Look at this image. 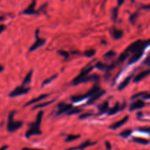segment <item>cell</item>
I'll use <instances>...</instances> for the list:
<instances>
[{"instance_id": "1", "label": "cell", "mask_w": 150, "mask_h": 150, "mask_svg": "<svg viewBox=\"0 0 150 150\" xmlns=\"http://www.w3.org/2000/svg\"><path fill=\"white\" fill-rule=\"evenodd\" d=\"M43 114H44L43 111H39L38 114H37L36 120H35V122L29 125V129L26 132V134H25L27 139L30 138L32 136L41 134V131L40 130V126H41V121H42Z\"/></svg>"}, {"instance_id": "2", "label": "cell", "mask_w": 150, "mask_h": 150, "mask_svg": "<svg viewBox=\"0 0 150 150\" xmlns=\"http://www.w3.org/2000/svg\"><path fill=\"white\" fill-rule=\"evenodd\" d=\"M148 46L146 40H138L135 42H132V44L129 45L125 50V51L127 53H137L138 51H144L146 47Z\"/></svg>"}, {"instance_id": "3", "label": "cell", "mask_w": 150, "mask_h": 150, "mask_svg": "<svg viewBox=\"0 0 150 150\" xmlns=\"http://www.w3.org/2000/svg\"><path fill=\"white\" fill-rule=\"evenodd\" d=\"M15 111H12L10 113L8 116V121H7V128L9 132H14L16 130H19L22 125H23V122L21 121H14L13 120V117H14Z\"/></svg>"}, {"instance_id": "4", "label": "cell", "mask_w": 150, "mask_h": 150, "mask_svg": "<svg viewBox=\"0 0 150 150\" xmlns=\"http://www.w3.org/2000/svg\"><path fill=\"white\" fill-rule=\"evenodd\" d=\"M92 70H93L92 66L85 68V70H82V71L81 72V73H79V74L78 75V76H76L73 81H72V83H73L74 85H77V84H79V83H81L82 81L83 80L86 76H88V74L91 73V71Z\"/></svg>"}, {"instance_id": "5", "label": "cell", "mask_w": 150, "mask_h": 150, "mask_svg": "<svg viewBox=\"0 0 150 150\" xmlns=\"http://www.w3.org/2000/svg\"><path fill=\"white\" fill-rule=\"evenodd\" d=\"M29 90H30V88L25 87L24 86H22L21 85V86H18V87H16L14 90L12 91V92L9 94V96L11 97V98L20 96V95L26 94Z\"/></svg>"}, {"instance_id": "6", "label": "cell", "mask_w": 150, "mask_h": 150, "mask_svg": "<svg viewBox=\"0 0 150 150\" xmlns=\"http://www.w3.org/2000/svg\"><path fill=\"white\" fill-rule=\"evenodd\" d=\"M35 35H36V40H35V42L30 46V48H29V51H35L36 49L39 48L40 47L44 45L46 42L45 39H42V38L38 37V30H36Z\"/></svg>"}, {"instance_id": "7", "label": "cell", "mask_w": 150, "mask_h": 150, "mask_svg": "<svg viewBox=\"0 0 150 150\" xmlns=\"http://www.w3.org/2000/svg\"><path fill=\"white\" fill-rule=\"evenodd\" d=\"M57 107L59 108V111H57V115H60L64 113H67L69 110L72 108L71 104H66L64 103H60L57 105Z\"/></svg>"}, {"instance_id": "8", "label": "cell", "mask_w": 150, "mask_h": 150, "mask_svg": "<svg viewBox=\"0 0 150 150\" xmlns=\"http://www.w3.org/2000/svg\"><path fill=\"white\" fill-rule=\"evenodd\" d=\"M96 142H90L89 140H87L85 142H84L83 143H82L81 144H79V146H77L76 147H72V148H69V149H66V150H83L85 149V148L89 147V146H93V145L96 144Z\"/></svg>"}, {"instance_id": "9", "label": "cell", "mask_w": 150, "mask_h": 150, "mask_svg": "<svg viewBox=\"0 0 150 150\" xmlns=\"http://www.w3.org/2000/svg\"><path fill=\"white\" fill-rule=\"evenodd\" d=\"M144 106H145V103L141 100H138L135 101L131 104L130 106H129V111H132L137 109H141V108H144Z\"/></svg>"}, {"instance_id": "10", "label": "cell", "mask_w": 150, "mask_h": 150, "mask_svg": "<svg viewBox=\"0 0 150 150\" xmlns=\"http://www.w3.org/2000/svg\"><path fill=\"white\" fill-rule=\"evenodd\" d=\"M150 75V70H144V71L141 72L140 73H138L136 76H135L133 79V81L135 83H138L140 82L141 81H142L143 79H145L146 77Z\"/></svg>"}, {"instance_id": "11", "label": "cell", "mask_w": 150, "mask_h": 150, "mask_svg": "<svg viewBox=\"0 0 150 150\" xmlns=\"http://www.w3.org/2000/svg\"><path fill=\"white\" fill-rule=\"evenodd\" d=\"M128 120H129V116H126V117H124L122 120H119V121L116 122H115L114 124L110 125V128L112 129V130H116V129L119 128V127H121L122 125H124L128 121Z\"/></svg>"}, {"instance_id": "12", "label": "cell", "mask_w": 150, "mask_h": 150, "mask_svg": "<svg viewBox=\"0 0 150 150\" xmlns=\"http://www.w3.org/2000/svg\"><path fill=\"white\" fill-rule=\"evenodd\" d=\"M143 55H144V51H138V52L135 53V54H134L129 59V61H128V64H134V63H135L136 62H138V60L142 57Z\"/></svg>"}, {"instance_id": "13", "label": "cell", "mask_w": 150, "mask_h": 150, "mask_svg": "<svg viewBox=\"0 0 150 150\" xmlns=\"http://www.w3.org/2000/svg\"><path fill=\"white\" fill-rule=\"evenodd\" d=\"M104 94H105V91L104 90H100L98 93L95 94L94 95H93L92 97L90 98V99L88 100V102H87V104L88 105H91V104H93L94 103H95L97 100L99 99L101 96H102Z\"/></svg>"}, {"instance_id": "14", "label": "cell", "mask_w": 150, "mask_h": 150, "mask_svg": "<svg viewBox=\"0 0 150 150\" xmlns=\"http://www.w3.org/2000/svg\"><path fill=\"white\" fill-rule=\"evenodd\" d=\"M116 66V64H110V65H108V64H104V63L101 62H99L96 64V67L97 69L100 70H110L112 69H113Z\"/></svg>"}, {"instance_id": "15", "label": "cell", "mask_w": 150, "mask_h": 150, "mask_svg": "<svg viewBox=\"0 0 150 150\" xmlns=\"http://www.w3.org/2000/svg\"><path fill=\"white\" fill-rule=\"evenodd\" d=\"M49 95V94H43V95H39V96L37 97V98H34V99H32V100H29V102L26 103L24 105V107L28 106V105H32V104L35 103H37V102H39V101L45 99L46 98H47V97H48Z\"/></svg>"}, {"instance_id": "16", "label": "cell", "mask_w": 150, "mask_h": 150, "mask_svg": "<svg viewBox=\"0 0 150 150\" xmlns=\"http://www.w3.org/2000/svg\"><path fill=\"white\" fill-rule=\"evenodd\" d=\"M124 107H125V104L121 107L120 105H119V103H116L113 108H111L110 109L108 110V111H107V114H108V115H114V114H116V113L119 112L121 110L124 109Z\"/></svg>"}, {"instance_id": "17", "label": "cell", "mask_w": 150, "mask_h": 150, "mask_svg": "<svg viewBox=\"0 0 150 150\" xmlns=\"http://www.w3.org/2000/svg\"><path fill=\"white\" fill-rule=\"evenodd\" d=\"M36 2L35 1H32L30 4L29 5V7L26 9H25L23 11V13L25 15H35L37 13V11L35 10V6Z\"/></svg>"}, {"instance_id": "18", "label": "cell", "mask_w": 150, "mask_h": 150, "mask_svg": "<svg viewBox=\"0 0 150 150\" xmlns=\"http://www.w3.org/2000/svg\"><path fill=\"white\" fill-rule=\"evenodd\" d=\"M100 90H101V89H100L99 86H94L86 94H85V98H91V97H92L93 95H94L95 94L98 93Z\"/></svg>"}, {"instance_id": "19", "label": "cell", "mask_w": 150, "mask_h": 150, "mask_svg": "<svg viewBox=\"0 0 150 150\" xmlns=\"http://www.w3.org/2000/svg\"><path fill=\"white\" fill-rule=\"evenodd\" d=\"M99 79V76L96 74H93V75H88V76L85 78L82 81V83H87V82H91V81H96Z\"/></svg>"}, {"instance_id": "20", "label": "cell", "mask_w": 150, "mask_h": 150, "mask_svg": "<svg viewBox=\"0 0 150 150\" xmlns=\"http://www.w3.org/2000/svg\"><path fill=\"white\" fill-rule=\"evenodd\" d=\"M132 76H128L127 78H126V79H125L123 81H122L121 83L119 84V87H118V89H119V91H121V90H122V89H124V88L126 87V86L129 83L131 79H132Z\"/></svg>"}, {"instance_id": "21", "label": "cell", "mask_w": 150, "mask_h": 150, "mask_svg": "<svg viewBox=\"0 0 150 150\" xmlns=\"http://www.w3.org/2000/svg\"><path fill=\"white\" fill-rule=\"evenodd\" d=\"M108 107H109V103L107 102V101H105V102L102 103L98 107L100 114H104V113L107 112V110H108Z\"/></svg>"}, {"instance_id": "22", "label": "cell", "mask_w": 150, "mask_h": 150, "mask_svg": "<svg viewBox=\"0 0 150 150\" xmlns=\"http://www.w3.org/2000/svg\"><path fill=\"white\" fill-rule=\"evenodd\" d=\"M132 142H135V143L140 144L142 145H146L149 144V141L147 139H143V138H138V137H135L132 139Z\"/></svg>"}, {"instance_id": "23", "label": "cell", "mask_w": 150, "mask_h": 150, "mask_svg": "<svg viewBox=\"0 0 150 150\" xmlns=\"http://www.w3.org/2000/svg\"><path fill=\"white\" fill-rule=\"evenodd\" d=\"M32 73H33L32 70H30V71H29V73L26 75V76H25L24 79V81H23V83H22V86H24V85L28 84V83H30L31 79H32Z\"/></svg>"}, {"instance_id": "24", "label": "cell", "mask_w": 150, "mask_h": 150, "mask_svg": "<svg viewBox=\"0 0 150 150\" xmlns=\"http://www.w3.org/2000/svg\"><path fill=\"white\" fill-rule=\"evenodd\" d=\"M85 95H74V96H72L71 98V101H73L74 103H77L80 102V101L83 100L85 99Z\"/></svg>"}, {"instance_id": "25", "label": "cell", "mask_w": 150, "mask_h": 150, "mask_svg": "<svg viewBox=\"0 0 150 150\" xmlns=\"http://www.w3.org/2000/svg\"><path fill=\"white\" fill-rule=\"evenodd\" d=\"M113 36L115 39H120L123 36V32H122V30H120V29H114L113 31Z\"/></svg>"}, {"instance_id": "26", "label": "cell", "mask_w": 150, "mask_h": 150, "mask_svg": "<svg viewBox=\"0 0 150 150\" xmlns=\"http://www.w3.org/2000/svg\"><path fill=\"white\" fill-rule=\"evenodd\" d=\"M80 136L79 135H69L66 139V142H71L74 141L76 140V139H79Z\"/></svg>"}, {"instance_id": "27", "label": "cell", "mask_w": 150, "mask_h": 150, "mask_svg": "<svg viewBox=\"0 0 150 150\" xmlns=\"http://www.w3.org/2000/svg\"><path fill=\"white\" fill-rule=\"evenodd\" d=\"M118 15H119V9L118 7H114L111 13V18L113 21H116L117 20Z\"/></svg>"}, {"instance_id": "28", "label": "cell", "mask_w": 150, "mask_h": 150, "mask_svg": "<svg viewBox=\"0 0 150 150\" xmlns=\"http://www.w3.org/2000/svg\"><path fill=\"white\" fill-rule=\"evenodd\" d=\"M57 75H54V76H51V77L48 78V79H46V80L44 81V82H43V83H42V86H45V85L49 84V83H51V81H53L54 79H57Z\"/></svg>"}, {"instance_id": "29", "label": "cell", "mask_w": 150, "mask_h": 150, "mask_svg": "<svg viewBox=\"0 0 150 150\" xmlns=\"http://www.w3.org/2000/svg\"><path fill=\"white\" fill-rule=\"evenodd\" d=\"M54 102V100L52 101H47V102H45V103H41V104H38L37 105H35V106H34L33 108H32V109H37V108H44V107L45 106H47V105H50L51 103H52Z\"/></svg>"}, {"instance_id": "30", "label": "cell", "mask_w": 150, "mask_h": 150, "mask_svg": "<svg viewBox=\"0 0 150 150\" xmlns=\"http://www.w3.org/2000/svg\"><path fill=\"white\" fill-rule=\"evenodd\" d=\"M128 56H129V53L126 52V51H124V53H122L121 54L120 56H119V62H124L125 60L127 59Z\"/></svg>"}, {"instance_id": "31", "label": "cell", "mask_w": 150, "mask_h": 150, "mask_svg": "<svg viewBox=\"0 0 150 150\" xmlns=\"http://www.w3.org/2000/svg\"><path fill=\"white\" fill-rule=\"evenodd\" d=\"M132 131L131 130H123V131L121 132L120 133V136L123 138H127V137H129L131 134H132Z\"/></svg>"}, {"instance_id": "32", "label": "cell", "mask_w": 150, "mask_h": 150, "mask_svg": "<svg viewBox=\"0 0 150 150\" xmlns=\"http://www.w3.org/2000/svg\"><path fill=\"white\" fill-rule=\"evenodd\" d=\"M95 53H96V51L94 49H89L88 50V51H85L84 55L87 57H92L93 56L95 55Z\"/></svg>"}, {"instance_id": "33", "label": "cell", "mask_w": 150, "mask_h": 150, "mask_svg": "<svg viewBox=\"0 0 150 150\" xmlns=\"http://www.w3.org/2000/svg\"><path fill=\"white\" fill-rule=\"evenodd\" d=\"M138 16V12H136V13H133L132 15H131L130 17H129V21H130L131 23H132V24H135V21H136Z\"/></svg>"}, {"instance_id": "34", "label": "cell", "mask_w": 150, "mask_h": 150, "mask_svg": "<svg viewBox=\"0 0 150 150\" xmlns=\"http://www.w3.org/2000/svg\"><path fill=\"white\" fill-rule=\"evenodd\" d=\"M80 111H81V110L79 109V108H72L71 109L69 110V111H68L66 114H67V115H73V114H78V113H79Z\"/></svg>"}, {"instance_id": "35", "label": "cell", "mask_w": 150, "mask_h": 150, "mask_svg": "<svg viewBox=\"0 0 150 150\" xmlns=\"http://www.w3.org/2000/svg\"><path fill=\"white\" fill-rule=\"evenodd\" d=\"M57 53H58L60 56L64 57L65 59H67L68 57H69V53L66 51H63V50H59V51H57Z\"/></svg>"}, {"instance_id": "36", "label": "cell", "mask_w": 150, "mask_h": 150, "mask_svg": "<svg viewBox=\"0 0 150 150\" xmlns=\"http://www.w3.org/2000/svg\"><path fill=\"white\" fill-rule=\"evenodd\" d=\"M116 55V53L115 52V51H107V53H106L105 54H104V57H115V56Z\"/></svg>"}, {"instance_id": "37", "label": "cell", "mask_w": 150, "mask_h": 150, "mask_svg": "<svg viewBox=\"0 0 150 150\" xmlns=\"http://www.w3.org/2000/svg\"><path fill=\"white\" fill-rule=\"evenodd\" d=\"M92 115H93L92 113H85V114H82V115L79 116V119H80V120H83V119L88 118V117H91V116Z\"/></svg>"}, {"instance_id": "38", "label": "cell", "mask_w": 150, "mask_h": 150, "mask_svg": "<svg viewBox=\"0 0 150 150\" xmlns=\"http://www.w3.org/2000/svg\"><path fill=\"white\" fill-rule=\"evenodd\" d=\"M143 64H145V65H146V66H148V67H150V56L149 57H146V58L145 59V60L143 62Z\"/></svg>"}, {"instance_id": "39", "label": "cell", "mask_w": 150, "mask_h": 150, "mask_svg": "<svg viewBox=\"0 0 150 150\" xmlns=\"http://www.w3.org/2000/svg\"><path fill=\"white\" fill-rule=\"evenodd\" d=\"M139 130L144 132V133H150V127H141V128H139Z\"/></svg>"}, {"instance_id": "40", "label": "cell", "mask_w": 150, "mask_h": 150, "mask_svg": "<svg viewBox=\"0 0 150 150\" xmlns=\"http://www.w3.org/2000/svg\"><path fill=\"white\" fill-rule=\"evenodd\" d=\"M145 94H146V92H140V93H138V94H136V95H133V96L132 97V99H135V98H138V97H140V96L143 97L144 95H145Z\"/></svg>"}, {"instance_id": "41", "label": "cell", "mask_w": 150, "mask_h": 150, "mask_svg": "<svg viewBox=\"0 0 150 150\" xmlns=\"http://www.w3.org/2000/svg\"><path fill=\"white\" fill-rule=\"evenodd\" d=\"M105 146H106V149L110 150L111 149V144H110V142H105Z\"/></svg>"}, {"instance_id": "42", "label": "cell", "mask_w": 150, "mask_h": 150, "mask_svg": "<svg viewBox=\"0 0 150 150\" xmlns=\"http://www.w3.org/2000/svg\"><path fill=\"white\" fill-rule=\"evenodd\" d=\"M6 29V26H4V24H1L0 25V34L1 33V32H3L4 31V29Z\"/></svg>"}, {"instance_id": "43", "label": "cell", "mask_w": 150, "mask_h": 150, "mask_svg": "<svg viewBox=\"0 0 150 150\" xmlns=\"http://www.w3.org/2000/svg\"><path fill=\"white\" fill-rule=\"evenodd\" d=\"M143 98L145 100H150V94H148V93H146L145 95L143 96Z\"/></svg>"}, {"instance_id": "44", "label": "cell", "mask_w": 150, "mask_h": 150, "mask_svg": "<svg viewBox=\"0 0 150 150\" xmlns=\"http://www.w3.org/2000/svg\"><path fill=\"white\" fill-rule=\"evenodd\" d=\"M21 150H44L41 149H33V148H27V147H24Z\"/></svg>"}, {"instance_id": "45", "label": "cell", "mask_w": 150, "mask_h": 150, "mask_svg": "<svg viewBox=\"0 0 150 150\" xmlns=\"http://www.w3.org/2000/svg\"><path fill=\"white\" fill-rule=\"evenodd\" d=\"M142 9H144V10H150V4H148V5H143Z\"/></svg>"}, {"instance_id": "46", "label": "cell", "mask_w": 150, "mask_h": 150, "mask_svg": "<svg viewBox=\"0 0 150 150\" xmlns=\"http://www.w3.org/2000/svg\"><path fill=\"white\" fill-rule=\"evenodd\" d=\"M7 147H8V146H6V145H5V146H3L2 147L0 148V150H6L7 149Z\"/></svg>"}, {"instance_id": "47", "label": "cell", "mask_w": 150, "mask_h": 150, "mask_svg": "<svg viewBox=\"0 0 150 150\" xmlns=\"http://www.w3.org/2000/svg\"><path fill=\"white\" fill-rule=\"evenodd\" d=\"M3 70H4V67H3L1 64H0V73H1V72H2Z\"/></svg>"}, {"instance_id": "48", "label": "cell", "mask_w": 150, "mask_h": 150, "mask_svg": "<svg viewBox=\"0 0 150 150\" xmlns=\"http://www.w3.org/2000/svg\"><path fill=\"white\" fill-rule=\"evenodd\" d=\"M147 42V44H148V45H150V39L148 40H146Z\"/></svg>"}, {"instance_id": "49", "label": "cell", "mask_w": 150, "mask_h": 150, "mask_svg": "<svg viewBox=\"0 0 150 150\" xmlns=\"http://www.w3.org/2000/svg\"><path fill=\"white\" fill-rule=\"evenodd\" d=\"M119 4H122V3H124V1H119Z\"/></svg>"}]
</instances>
